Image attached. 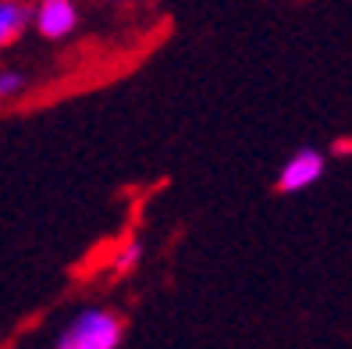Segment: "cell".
Masks as SVG:
<instances>
[{
    "label": "cell",
    "mask_w": 352,
    "mask_h": 349,
    "mask_svg": "<svg viewBox=\"0 0 352 349\" xmlns=\"http://www.w3.org/2000/svg\"><path fill=\"white\" fill-rule=\"evenodd\" d=\"M142 264V239H135V235H129L125 242H118L114 250H111V257H107V271L111 275H129V271H135Z\"/></svg>",
    "instance_id": "277c9868"
},
{
    "label": "cell",
    "mask_w": 352,
    "mask_h": 349,
    "mask_svg": "<svg viewBox=\"0 0 352 349\" xmlns=\"http://www.w3.org/2000/svg\"><path fill=\"white\" fill-rule=\"evenodd\" d=\"M78 25H82L78 0H36V4H29V29L47 43H60V39L75 36Z\"/></svg>",
    "instance_id": "7a4b0ae2"
},
{
    "label": "cell",
    "mask_w": 352,
    "mask_h": 349,
    "mask_svg": "<svg viewBox=\"0 0 352 349\" xmlns=\"http://www.w3.org/2000/svg\"><path fill=\"white\" fill-rule=\"evenodd\" d=\"M103 4H129V0H103Z\"/></svg>",
    "instance_id": "8992f818"
},
{
    "label": "cell",
    "mask_w": 352,
    "mask_h": 349,
    "mask_svg": "<svg viewBox=\"0 0 352 349\" xmlns=\"http://www.w3.org/2000/svg\"><path fill=\"white\" fill-rule=\"evenodd\" d=\"M125 339V324L107 306H86L78 310L65 332L54 339V349H118Z\"/></svg>",
    "instance_id": "6da1fadb"
},
{
    "label": "cell",
    "mask_w": 352,
    "mask_h": 349,
    "mask_svg": "<svg viewBox=\"0 0 352 349\" xmlns=\"http://www.w3.org/2000/svg\"><path fill=\"white\" fill-rule=\"evenodd\" d=\"M25 89H29V75L22 68H11V65L0 68V100H18Z\"/></svg>",
    "instance_id": "5b68a950"
},
{
    "label": "cell",
    "mask_w": 352,
    "mask_h": 349,
    "mask_svg": "<svg viewBox=\"0 0 352 349\" xmlns=\"http://www.w3.org/2000/svg\"><path fill=\"white\" fill-rule=\"evenodd\" d=\"M327 171V157L317 147H299L278 171V193H306Z\"/></svg>",
    "instance_id": "3957f363"
}]
</instances>
